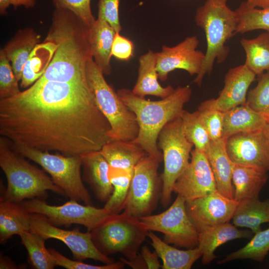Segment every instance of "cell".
<instances>
[{
  "label": "cell",
  "instance_id": "2",
  "mask_svg": "<svg viewBox=\"0 0 269 269\" xmlns=\"http://www.w3.org/2000/svg\"><path fill=\"white\" fill-rule=\"evenodd\" d=\"M89 27L71 11L56 8L49 32L43 41L56 45L52 59L38 80L87 83L86 63L92 57Z\"/></svg>",
  "mask_w": 269,
  "mask_h": 269
},
{
  "label": "cell",
  "instance_id": "43",
  "mask_svg": "<svg viewBox=\"0 0 269 269\" xmlns=\"http://www.w3.org/2000/svg\"><path fill=\"white\" fill-rule=\"evenodd\" d=\"M120 0H99L98 5V17L106 20L117 33H120L122 29L119 16Z\"/></svg>",
  "mask_w": 269,
  "mask_h": 269
},
{
  "label": "cell",
  "instance_id": "31",
  "mask_svg": "<svg viewBox=\"0 0 269 269\" xmlns=\"http://www.w3.org/2000/svg\"><path fill=\"white\" fill-rule=\"evenodd\" d=\"M56 47L54 43L45 41L35 46L24 66L20 80L21 87L32 85L41 77L52 59Z\"/></svg>",
  "mask_w": 269,
  "mask_h": 269
},
{
  "label": "cell",
  "instance_id": "36",
  "mask_svg": "<svg viewBox=\"0 0 269 269\" xmlns=\"http://www.w3.org/2000/svg\"><path fill=\"white\" fill-rule=\"evenodd\" d=\"M255 234L245 246L229 254L218 263L224 264L238 259H250L259 262H263L269 252V228Z\"/></svg>",
  "mask_w": 269,
  "mask_h": 269
},
{
  "label": "cell",
  "instance_id": "11",
  "mask_svg": "<svg viewBox=\"0 0 269 269\" xmlns=\"http://www.w3.org/2000/svg\"><path fill=\"white\" fill-rule=\"evenodd\" d=\"M186 200L177 195L173 203L164 211L139 219L149 231L163 234V241L176 246L192 249L198 247L199 232L190 219Z\"/></svg>",
  "mask_w": 269,
  "mask_h": 269
},
{
  "label": "cell",
  "instance_id": "14",
  "mask_svg": "<svg viewBox=\"0 0 269 269\" xmlns=\"http://www.w3.org/2000/svg\"><path fill=\"white\" fill-rule=\"evenodd\" d=\"M199 41L193 35L186 37L177 45H164L161 51L156 52V71L161 81L167 80L168 74L176 69L187 71L190 75H197L200 72L205 54L197 50Z\"/></svg>",
  "mask_w": 269,
  "mask_h": 269
},
{
  "label": "cell",
  "instance_id": "12",
  "mask_svg": "<svg viewBox=\"0 0 269 269\" xmlns=\"http://www.w3.org/2000/svg\"><path fill=\"white\" fill-rule=\"evenodd\" d=\"M21 203L30 213L43 215L53 225H81L90 232L110 215L104 208L83 205L72 199L59 206L49 205L40 198L25 200Z\"/></svg>",
  "mask_w": 269,
  "mask_h": 269
},
{
  "label": "cell",
  "instance_id": "15",
  "mask_svg": "<svg viewBox=\"0 0 269 269\" xmlns=\"http://www.w3.org/2000/svg\"><path fill=\"white\" fill-rule=\"evenodd\" d=\"M190 161L177 179L173 192L191 201L217 191L215 180L205 152L195 148Z\"/></svg>",
  "mask_w": 269,
  "mask_h": 269
},
{
  "label": "cell",
  "instance_id": "1",
  "mask_svg": "<svg viewBox=\"0 0 269 269\" xmlns=\"http://www.w3.org/2000/svg\"><path fill=\"white\" fill-rule=\"evenodd\" d=\"M110 130L88 83L37 80L0 99V134L12 144L81 155L100 150Z\"/></svg>",
  "mask_w": 269,
  "mask_h": 269
},
{
  "label": "cell",
  "instance_id": "8",
  "mask_svg": "<svg viewBox=\"0 0 269 269\" xmlns=\"http://www.w3.org/2000/svg\"><path fill=\"white\" fill-rule=\"evenodd\" d=\"M9 143L16 152L40 165L66 196L92 205L91 196L82 181L81 155L52 154L48 151Z\"/></svg>",
  "mask_w": 269,
  "mask_h": 269
},
{
  "label": "cell",
  "instance_id": "37",
  "mask_svg": "<svg viewBox=\"0 0 269 269\" xmlns=\"http://www.w3.org/2000/svg\"><path fill=\"white\" fill-rule=\"evenodd\" d=\"M180 117L183 131L186 137L193 144L194 148L204 152L211 139L197 111L190 113L184 110Z\"/></svg>",
  "mask_w": 269,
  "mask_h": 269
},
{
  "label": "cell",
  "instance_id": "29",
  "mask_svg": "<svg viewBox=\"0 0 269 269\" xmlns=\"http://www.w3.org/2000/svg\"><path fill=\"white\" fill-rule=\"evenodd\" d=\"M101 152L110 166L134 170L135 165L148 154L132 141L111 140L103 145Z\"/></svg>",
  "mask_w": 269,
  "mask_h": 269
},
{
  "label": "cell",
  "instance_id": "24",
  "mask_svg": "<svg viewBox=\"0 0 269 269\" xmlns=\"http://www.w3.org/2000/svg\"><path fill=\"white\" fill-rule=\"evenodd\" d=\"M268 122L246 103L224 112L223 138L241 133L262 131Z\"/></svg>",
  "mask_w": 269,
  "mask_h": 269
},
{
  "label": "cell",
  "instance_id": "48",
  "mask_svg": "<svg viewBox=\"0 0 269 269\" xmlns=\"http://www.w3.org/2000/svg\"><path fill=\"white\" fill-rule=\"evenodd\" d=\"M35 0H11V5L16 8L20 6H24L28 8L34 6Z\"/></svg>",
  "mask_w": 269,
  "mask_h": 269
},
{
  "label": "cell",
  "instance_id": "27",
  "mask_svg": "<svg viewBox=\"0 0 269 269\" xmlns=\"http://www.w3.org/2000/svg\"><path fill=\"white\" fill-rule=\"evenodd\" d=\"M40 39V36L33 29L26 28L19 30L2 49L18 81L26 62Z\"/></svg>",
  "mask_w": 269,
  "mask_h": 269
},
{
  "label": "cell",
  "instance_id": "16",
  "mask_svg": "<svg viewBox=\"0 0 269 269\" xmlns=\"http://www.w3.org/2000/svg\"><path fill=\"white\" fill-rule=\"evenodd\" d=\"M238 202L214 191L186 201L187 214L198 232L230 221Z\"/></svg>",
  "mask_w": 269,
  "mask_h": 269
},
{
  "label": "cell",
  "instance_id": "6",
  "mask_svg": "<svg viewBox=\"0 0 269 269\" xmlns=\"http://www.w3.org/2000/svg\"><path fill=\"white\" fill-rule=\"evenodd\" d=\"M104 75L93 57L89 58L86 66L87 83L99 108L109 123V137L111 140L132 141L139 132L136 116L107 83Z\"/></svg>",
  "mask_w": 269,
  "mask_h": 269
},
{
  "label": "cell",
  "instance_id": "25",
  "mask_svg": "<svg viewBox=\"0 0 269 269\" xmlns=\"http://www.w3.org/2000/svg\"><path fill=\"white\" fill-rule=\"evenodd\" d=\"M268 177L267 171L263 169L234 163L232 183L234 200L239 202L259 198L260 192Z\"/></svg>",
  "mask_w": 269,
  "mask_h": 269
},
{
  "label": "cell",
  "instance_id": "45",
  "mask_svg": "<svg viewBox=\"0 0 269 269\" xmlns=\"http://www.w3.org/2000/svg\"><path fill=\"white\" fill-rule=\"evenodd\" d=\"M140 255L144 260L147 269L162 268V265H160L158 261V256L155 251L151 252L147 246H143L141 247Z\"/></svg>",
  "mask_w": 269,
  "mask_h": 269
},
{
  "label": "cell",
  "instance_id": "21",
  "mask_svg": "<svg viewBox=\"0 0 269 269\" xmlns=\"http://www.w3.org/2000/svg\"><path fill=\"white\" fill-rule=\"evenodd\" d=\"M116 32L104 19L98 17L89 28L88 39L93 58L104 75L112 72V47Z\"/></svg>",
  "mask_w": 269,
  "mask_h": 269
},
{
  "label": "cell",
  "instance_id": "18",
  "mask_svg": "<svg viewBox=\"0 0 269 269\" xmlns=\"http://www.w3.org/2000/svg\"><path fill=\"white\" fill-rule=\"evenodd\" d=\"M256 76L245 64L230 69L225 76L224 86L219 97L202 103L222 112L245 104L249 88Z\"/></svg>",
  "mask_w": 269,
  "mask_h": 269
},
{
  "label": "cell",
  "instance_id": "41",
  "mask_svg": "<svg viewBox=\"0 0 269 269\" xmlns=\"http://www.w3.org/2000/svg\"><path fill=\"white\" fill-rule=\"evenodd\" d=\"M52 0L55 8L71 11L89 28L94 24L96 19L92 12L91 0Z\"/></svg>",
  "mask_w": 269,
  "mask_h": 269
},
{
  "label": "cell",
  "instance_id": "13",
  "mask_svg": "<svg viewBox=\"0 0 269 269\" xmlns=\"http://www.w3.org/2000/svg\"><path fill=\"white\" fill-rule=\"evenodd\" d=\"M30 231L44 240L57 239L64 243L71 251L75 260L83 261L92 259L105 264L114 262V260L101 253L96 247L92 239L91 232H80L79 228L72 230H64L50 224L40 214L30 213Z\"/></svg>",
  "mask_w": 269,
  "mask_h": 269
},
{
  "label": "cell",
  "instance_id": "9",
  "mask_svg": "<svg viewBox=\"0 0 269 269\" xmlns=\"http://www.w3.org/2000/svg\"><path fill=\"white\" fill-rule=\"evenodd\" d=\"M162 150L164 169L160 175L162 183L161 202L167 207L171 201L175 182L188 165L193 144L185 136L181 117L165 125L160 131L157 141Z\"/></svg>",
  "mask_w": 269,
  "mask_h": 269
},
{
  "label": "cell",
  "instance_id": "46",
  "mask_svg": "<svg viewBox=\"0 0 269 269\" xmlns=\"http://www.w3.org/2000/svg\"><path fill=\"white\" fill-rule=\"evenodd\" d=\"M120 260L133 269H147L146 265L140 254L136 259L132 260H128L124 258H121Z\"/></svg>",
  "mask_w": 269,
  "mask_h": 269
},
{
  "label": "cell",
  "instance_id": "35",
  "mask_svg": "<svg viewBox=\"0 0 269 269\" xmlns=\"http://www.w3.org/2000/svg\"><path fill=\"white\" fill-rule=\"evenodd\" d=\"M238 25L235 34L262 29L269 32V8L252 7L242 2L235 10Z\"/></svg>",
  "mask_w": 269,
  "mask_h": 269
},
{
  "label": "cell",
  "instance_id": "40",
  "mask_svg": "<svg viewBox=\"0 0 269 269\" xmlns=\"http://www.w3.org/2000/svg\"><path fill=\"white\" fill-rule=\"evenodd\" d=\"M10 61L2 49L0 51V99L12 97L20 91Z\"/></svg>",
  "mask_w": 269,
  "mask_h": 269
},
{
  "label": "cell",
  "instance_id": "51",
  "mask_svg": "<svg viewBox=\"0 0 269 269\" xmlns=\"http://www.w3.org/2000/svg\"><path fill=\"white\" fill-rule=\"evenodd\" d=\"M264 134L267 139L268 141L269 142V121L268 122L267 124L265 126V128L263 130Z\"/></svg>",
  "mask_w": 269,
  "mask_h": 269
},
{
  "label": "cell",
  "instance_id": "32",
  "mask_svg": "<svg viewBox=\"0 0 269 269\" xmlns=\"http://www.w3.org/2000/svg\"><path fill=\"white\" fill-rule=\"evenodd\" d=\"M241 46L246 54L245 64L256 75L269 71V32L252 39L243 38Z\"/></svg>",
  "mask_w": 269,
  "mask_h": 269
},
{
  "label": "cell",
  "instance_id": "23",
  "mask_svg": "<svg viewBox=\"0 0 269 269\" xmlns=\"http://www.w3.org/2000/svg\"><path fill=\"white\" fill-rule=\"evenodd\" d=\"M199 233L198 247L202 253V262L207 265L217 257L214 252L219 246L231 240L249 238L253 233L239 230L228 222L206 228Z\"/></svg>",
  "mask_w": 269,
  "mask_h": 269
},
{
  "label": "cell",
  "instance_id": "17",
  "mask_svg": "<svg viewBox=\"0 0 269 269\" xmlns=\"http://www.w3.org/2000/svg\"><path fill=\"white\" fill-rule=\"evenodd\" d=\"M225 147L233 163L269 170V142L263 131L232 135Z\"/></svg>",
  "mask_w": 269,
  "mask_h": 269
},
{
  "label": "cell",
  "instance_id": "44",
  "mask_svg": "<svg viewBox=\"0 0 269 269\" xmlns=\"http://www.w3.org/2000/svg\"><path fill=\"white\" fill-rule=\"evenodd\" d=\"M134 49L132 41L116 33L112 47V56L119 60L128 61L134 55Z\"/></svg>",
  "mask_w": 269,
  "mask_h": 269
},
{
  "label": "cell",
  "instance_id": "49",
  "mask_svg": "<svg viewBox=\"0 0 269 269\" xmlns=\"http://www.w3.org/2000/svg\"><path fill=\"white\" fill-rule=\"evenodd\" d=\"M246 3L252 7L269 8V0H247Z\"/></svg>",
  "mask_w": 269,
  "mask_h": 269
},
{
  "label": "cell",
  "instance_id": "38",
  "mask_svg": "<svg viewBox=\"0 0 269 269\" xmlns=\"http://www.w3.org/2000/svg\"><path fill=\"white\" fill-rule=\"evenodd\" d=\"M246 104L269 121V71L258 75L256 86L247 94Z\"/></svg>",
  "mask_w": 269,
  "mask_h": 269
},
{
  "label": "cell",
  "instance_id": "3",
  "mask_svg": "<svg viewBox=\"0 0 269 269\" xmlns=\"http://www.w3.org/2000/svg\"><path fill=\"white\" fill-rule=\"evenodd\" d=\"M117 92L136 116L139 132L132 141L161 162L162 153L157 144L159 133L168 122L181 117L184 105L191 98V88L178 86L169 96L158 101L146 100L127 88L120 89Z\"/></svg>",
  "mask_w": 269,
  "mask_h": 269
},
{
  "label": "cell",
  "instance_id": "30",
  "mask_svg": "<svg viewBox=\"0 0 269 269\" xmlns=\"http://www.w3.org/2000/svg\"><path fill=\"white\" fill-rule=\"evenodd\" d=\"M232 219L236 227L249 228L255 234L261 231V225L269 223V198L263 201L254 198L238 202Z\"/></svg>",
  "mask_w": 269,
  "mask_h": 269
},
{
  "label": "cell",
  "instance_id": "10",
  "mask_svg": "<svg viewBox=\"0 0 269 269\" xmlns=\"http://www.w3.org/2000/svg\"><path fill=\"white\" fill-rule=\"evenodd\" d=\"M160 162L148 154L135 165L124 211L137 218L151 215L161 198Z\"/></svg>",
  "mask_w": 269,
  "mask_h": 269
},
{
  "label": "cell",
  "instance_id": "26",
  "mask_svg": "<svg viewBox=\"0 0 269 269\" xmlns=\"http://www.w3.org/2000/svg\"><path fill=\"white\" fill-rule=\"evenodd\" d=\"M30 213L23 204L0 197V243L4 244L13 235L30 231Z\"/></svg>",
  "mask_w": 269,
  "mask_h": 269
},
{
  "label": "cell",
  "instance_id": "47",
  "mask_svg": "<svg viewBox=\"0 0 269 269\" xmlns=\"http://www.w3.org/2000/svg\"><path fill=\"white\" fill-rule=\"evenodd\" d=\"M0 269H17V267L15 263L8 257L1 254L0 256Z\"/></svg>",
  "mask_w": 269,
  "mask_h": 269
},
{
  "label": "cell",
  "instance_id": "7",
  "mask_svg": "<svg viewBox=\"0 0 269 269\" xmlns=\"http://www.w3.org/2000/svg\"><path fill=\"white\" fill-rule=\"evenodd\" d=\"M149 231L137 217L125 211L109 215L91 232L96 247L103 254L121 253L128 260L136 259Z\"/></svg>",
  "mask_w": 269,
  "mask_h": 269
},
{
  "label": "cell",
  "instance_id": "5",
  "mask_svg": "<svg viewBox=\"0 0 269 269\" xmlns=\"http://www.w3.org/2000/svg\"><path fill=\"white\" fill-rule=\"evenodd\" d=\"M24 157L14 151L8 140L0 137V166L7 179V187L2 196L5 199L21 203L33 198L46 195L48 190L65 195L63 191L57 186L43 170L29 163Z\"/></svg>",
  "mask_w": 269,
  "mask_h": 269
},
{
  "label": "cell",
  "instance_id": "4",
  "mask_svg": "<svg viewBox=\"0 0 269 269\" xmlns=\"http://www.w3.org/2000/svg\"><path fill=\"white\" fill-rule=\"evenodd\" d=\"M228 1L206 0L196 10L195 21L204 30L207 43L202 69L194 80L199 86L204 76L211 73L215 62H224L230 53L226 43L236 34L238 18L236 11L228 6Z\"/></svg>",
  "mask_w": 269,
  "mask_h": 269
},
{
  "label": "cell",
  "instance_id": "33",
  "mask_svg": "<svg viewBox=\"0 0 269 269\" xmlns=\"http://www.w3.org/2000/svg\"><path fill=\"white\" fill-rule=\"evenodd\" d=\"M133 173L134 170L110 166L108 177L113 190L104 207L110 215L119 214L124 209Z\"/></svg>",
  "mask_w": 269,
  "mask_h": 269
},
{
  "label": "cell",
  "instance_id": "42",
  "mask_svg": "<svg viewBox=\"0 0 269 269\" xmlns=\"http://www.w3.org/2000/svg\"><path fill=\"white\" fill-rule=\"evenodd\" d=\"M48 250L54 259L56 265L67 269H122L125 265L120 260L102 266L92 265L84 263L82 261L70 260L54 249L50 248L48 249Z\"/></svg>",
  "mask_w": 269,
  "mask_h": 269
},
{
  "label": "cell",
  "instance_id": "19",
  "mask_svg": "<svg viewBox=\"0 0 269 269\" xmlns=\"http://www.w3.org/2000/svg\"><path fill=\"white\" fill-rule=\"evenodd\" d=\"M83 178L93 190L96 197L106 202L112 194L113 185L108 177L110 165L100 150L81 155Z\"/></svg>",
  "mask_w": 269,
  "mask_h": 269
},
{
  "label": "cell",
  "instance_id": "22",
  "mask_svg": "<svg viewBox=\"0 0 269 269\" xmlns=\"http://www.w3.org/2000/svg\"><path fill=\"white\" fill-rule=\"evenodd\" d=\"M138 63L136 81L132 90L134 94L142 97L150 95L162 99L173 92L172 86L163 87L159 83L155 52L148 50L139 57Z\"/></svg>",
  "mask_w": 269,
  "mask_h": 269
},
{
  "label": "cell",
  "instance_id": "39",
  "mask_svg": "<svg viewBox=\"0 0 269 269\" xmlns=\"http://www.w3.org/2000/svg\"><path fill=\"white\" fill-rule=\"evenodd\" d=\"M197 112L211 140L222 138L224 112L208 107L202 103L199 106Z\"/></svg>",
  "mask_w": 269,
  "mask_h": 269
},
{
  "label": "cell",
  "instance_id": "20",
  "mask_svg": "<svg viewBox=\"0 0 269 269\" xmlns=\"http://www.w3.org/2000/svg\"><path fill=\"white\" fill-rule=\"evenodd\" d=\"M212 171L217 190L222 195L234 199L232 183L234 163L230 159L225 147V139L211 142L204 151Z\"/></svg>",
  "mask_w": 269,
  "mask_h": 269
},
{
  "label": "cell",
  "instance_id": "50",
  "mask_svg": "<svg viewBox=\"0 0 269 269\" xmlns=\"http://www.w3.org/2000/svg\"><path fill=\"white\" fill-rule=\"evenodd\" d=\"M11 5V0H0V13L1 15L7 14V9Z\"/></svg>",
  "mask_w": 269,
  "mask_h": 269
},
{
  "label": "cell",
  "instance_id": "28",
  "mask_svg": "<svg viewBox=\"0 0 269 269\" xmlns=\"http://www.w3.org/2000/svg\"><path fill=\"white\" fill-rule=\"evenodd\" d=\"M148 237L151 240V245L162 261L163 269H190L202 256L198 247L181 250L170 246L152 231L148 232Z\"/></svg>",
  "mask_w": 269,
  "mask_h": 269
},
{
  "label": "cell",
  "instance_id": "34",
  "mask_svg": "<svg viewBox=\"0 0 269 269\" xmlns=\"http://www.w3.org/2000/svg\"><path fill=\"white\" fill-rule=\"evenodd\" d=\"M19 236L21 244L27 251L29 263L33 268L53 269L57 266L51 253L45 246V240L30 231H23Z\"/></svg>",
  "mask_w": 269,
  "mask_h": 269
}]
</instances>
